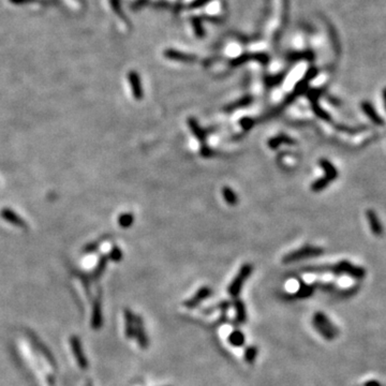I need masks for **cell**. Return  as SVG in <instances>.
<instances>
[{
  "mask_svg": "<svg viewBox=\"0 0 386 386\" xmlns=\"http://www.w3.org/2000/svg\"><path fill=\"white\" fill-rule=\"evenodd\" d=\"M315 330L326 340H334L339 335V329L323 312H315L312 319Z\"/></svg>",
  "mask_w": 386,
  "mask_h": 386,
  "instance_id": "obj_1",
  "label": "cell"
},
{
  "mask_svg": "<svg viewBox=\"0 0 386 386\" xmlns=\"http://www.w3.org/2000/svg\"><path fill=\"white\" fill-rule=\"evenodd\" d=\"M329 271L337 276L340 275H347L354 279H362L366 276V270L360 266L352 264L351 262L343 260L335 265H329Z\"/></svg>",
  "mask_w": 386,
  "mask_h": 386,
  "instance_id": "obj_2",
  "label": "cell"
},
{
  "mask_svg": "<svg viewBox=\"0 0 386 386\" xmlns=\"http://www.w3.org/2000/svg\"><path fill=\"white\" fill-rule=\"evenodd\" d=\"M252 271H253L252 264L247 263V264H244L243 266L240 267V269L237 272V275L235 276V278L232 280L231 284L228 287V292H229V295L231 297H233V298L238 297V295L240 294L241 289H243V286L246 282V280L251 276Z\"/></svg>",
  "mask_w": 386,
  "mask_h": 386,
  "instance_id": "obj_3",
  "label": "cell"
},
{
  "mask_svg": "<svg viewBox=\"0 0 386 386\" xmlns=\"http://www.w3.org/2000/svg\"><path fill=\"white\" fill-rule=\"evenodd\" d=\"M323 253H324V250L320 247L306 246L298 249L296 251H293V252H290L289 254H286L282 259V262L285 264H289L293 262H298L301 260L312 259V257L320 256Z\"/></svg>",
  "mask_w": 386,
  "mask_h": 386,
  "instance_id": "obj_4",
  "label": "cell"
},
{
  "mask_svg": "<svg viewBox=\"0 0 386 386\" xmlns=\"http://www.w3.org/2000/svg\"><path fill=\"white\" fill-rule=\"evenodd\" d=\"M323 90L322 89H311L308 92V99L311 102V109L314 114L319 117L320 119L324 120V122H331V117L328 113L322 109L319 104V98L322 96Z\"/></svg>",
  "mask_w": 386,
  "mask_h": 386,
  "instance_id": "obj_5",
  "label": "cell"
},
{
  "mask_svg": "<svg viewBox=\"0 0 386 386\" xmlns=\"http://www.w3.org/2000/svg\"><path fill=\"white\" fill-rule=\"evenodd\" d=\"M248 62H257L262 65H267L269 63V56L264 53H252V54H243L231 60L230 65L232 67H238Z\"/></svg>",
  "mask_w": 386,
  "mask_h": 386,
  "instance_id": "obj_6",
  "label": "cell"
},
{
  "mask_svg": "<svg viewBox=\"0 0 386 386\" xmlns=\"http://www.w3.org/2000/svg\"><path fill=\"white\" fill-rule=\"evenodd\" d=\"M211 294H213V290H211L209 286H202L194 293L191 298L184 301V306L188 309H194L200 306L204 300L210 297Z\"/></svg>",
  "mask_w": 386,
  "mask_h": 386,
  "instance_id": "obj_7",
  "label": "cell"
},
{
  "mask_svg": "<svg viewBox=\"0 0 386 386\" xmlns=\"http://www.w3.org/2000/svg\"><path fill=\"white\" fill-rule=\"evenodd\" d=\"M134 337H136L139 345L142 349H147L149 345V339L147 336V332L144 327V323L142 317L140 315H135V330H134Z\"/></svg>",
  "mask_w": 386,
  "mask_h": 386,
  "instance_id": "obj_8",
  "label": "cell"
},
{
  "mask_svg": "<svg viewBox=\"0 0 386 386\" xmlns=\"http://www.w3.org/2000/svg\"><path fill=\"white\" fill-rule=\"evenodd\" d=\"M366 218H367L369 226H370V229H371V232H372L373 235L381 236L384 232V229H383V225L381 223L380 218H379V216H377L375 211L373 209H368L366 211Z\"/></svg>",
  "mask_w": 386,
  "mask_h": 386,
  "instance_id": "obj_9",
  "label": "cell"
},
{
  "mask_svg": "<svg viewBox=\"0 0 386 386\" xmlns=\"http://www.w3.org/2000/svg\"><path fill=\"white\" fill-rule=\"evenodd\" d=\"M164 56L171 60H175V62H180L185 64H193L195 63L198 58L191 54H186L183 52H178L175 50H166L164 52Z\"/></svg>",
  "mask_w": 386,
  "mask_h": 386,
  "instance_id": "obj_10",
  "label": "cell"
},
{
  "mask_svg": "<svg viewBox=\"0 0 386 386\" xmlns=\"http://www.w3.org/2000/svg\"><path fill=\"white\" fill-rule=\"evenodd\" d=\"M360 108L362 112H364V114L371 120L374 125H377V126L384 125V119L377 114V112L375 111V109L373 108V105L371 103L368 101H362L360 104Z\"/></svg>",
  "mask_w": 386,
  "mask_h": 386,
  "instance_id": "obj_11",
  "label": "cell"
},
{
  "mask_svg": "<svg viewBox=\"0 0 386 386\" xmlns=\"http://www.w3.org/2000/svg\"><path fill=\"white\" fill-rule=\"evenodd\" d=\"M233 306L234 309H235V321H234V323H235L236 326L245 324L247 322V310L245 302L238 297L234 298Z\"/></svg>",
  "mask_w": 386,
  "mask_h": 386,
  "instance_id": "obj_12",
  "label": "cell"
},
{
  "mask_svg": "<svg viewBox=\"0 0 386 386\" xmlns=\"http://www.w3.org/2000/svg\"><path fill=\"white\" fill-rule=\"evenodd\" d=\"M188 126H189V128H190L192 134L195 136V139L198 140L202 144V145L206 144V139H207L206 131L204 130V129L199 125L198 120L193 117L188 118Z\"/></svg>",
  "mask_w": 386,
  "mask_h": 386,
  "instance_id": "obj_13",
  "label": "cell"
},
{
  "mask_svg": "<svg viewBox=\"0 0 386 386\" xmlns=\"http://www.w3.org/2000/svg\"><path fill=\"white\" fill-rule=\"evenodd\" d=\"M315 291V286L313 284H309V283H306L304 280L299 279V287L298 290L296 291V293H295L293 296L291 295L292 298H297V299H306V298H309L311 297L313 293Z\"/></svg>",
  "mask_w": 386,
  "mask_h": 386,
  "instance_id": "obj_14",
  "label": "cell"
},
{
  "mask_svg": "<svg viewBox=\"0 0 386 386\" xmlns=\"http://www.w3.org/2000/svg\"><path fill=\"white\" fill-rule=\"evenodd\" d=\"M319 164L325 172L324 176H326L331 181H334L338 177V170L336 169V166L334 164H332L329 160H327V159H321L319 161Z\"/></svg>",
  "mask_w": 386,
  "mask_h": 386,
  "instance_id": "obj_15",
  "label": "cell"
},
{
  "mask_svg": "<svg viewBox=\"0 0 386 386\" xmlns=\"http://www.w3.org/2000/svg\"><path fill=\"white\" fill-rule=\"evenodd\" d=\"M125 324H126V335L128 338L134 337L135 330V315L131 312V310H125Z\"/></svg>",
  "mask_w": 386,
  "mask_h": 386,
  "instance_id": "obj_16",
  "label": "cell"
},
{
  "mask_svg": "<svg viewBox=\"0 0 386 386\" xmlns=\"http://www.w3.org/2000/svg\"><path fill=\"white\" fill-rule=\"evenodd\" d=\"M229 342L231 345L235 346V347H241L244 346L246 343V337L244 335V332L240 329H234L230 332L229 335Z\"/></svg>",
  "mask_w": 386,
  "mask_h": 386,
  "instance_id": "obj_17",
  "label": "cell"
},
{
  "mask_svg": "<svg viewBox=\"0 0 386 386\" xmlns=\"http://www.w3.org/2000/svg\"><path fill=\"white\" fill-rule=\"evenodd\" d=\"M252 101H253V98L251 96H249V95L245 96V97L241 98V99H239V100H237L235 102H233V103H231L229 105H226V107L224 108V111L226 113H231V112L235 111L237 109L248 107V105H250L252 103Z\"/></svg>",
  "mask_w": 386,
  "mask_h": 386,
  "instance_id": "obj_18",
  "label": "cell"
},
{
  "mask_svg": "<svg viewBox=\"0 0 386 386\" xmlns=\"http://www.w3.org/2000/svg\"><path fill=\"white\" fill-rule=\"evenodd\" d=\"M129 80H130V83L132 85V92H133L134 98L138 100H141L143 98V89H142L139 75L132 72V73H130V75H129Z\"/></svg>",
  "mask_w": 386,
  "mask_h": 386,
  "instance_id": "obj_19",
  "label": "cell"
},
{
  "mask_svg": "<svg viewBox=\"0 0 386 386\" xmlns=\"http://www.w3.org/2000/svg\"><path fill=\"white\" fill-rule=\"evenodd\" d=\"M296 142H295L292 138H290V136H287L285 134H281V135H278V136H275V138H272L268 141V146L269 148L271 149H277L281 144H287V145H293V144H295Z\"/></svg>",
  "mask_w": 386,
  "mask_h": 386,
  "instance_id": "obj_20",
  "label": "cell"
},
{
  "mask_svg": "<svg viewBox=\"0 0 386 386\" xmlns=\"http://www.w3.org/2000/svg\"><path fill=\"white\" fill-rule=\"evenodd\" d=\"M287 59H289L290 62H299V60H308V62H312L314 59V54L310 51L291 53V54L287 55Z\"/></svg>",
  "mask_w": 386,
  "mask_h": 386,
  "instance_id": "obj_21",
  "label": "cell"
},
{
  "mask_svg": "<svg viewBox=\"0 0 386 386\" xmlns=\"http://www.w3.org/2000/svg\"><path fill=\"white\" fill-rule=\"evenodd\" d=\"M232 304L229 301V300H221L220 302H218L217 305L215 306H211V307H208V308H205L203 310L204 313H211L213 311H215V310H220V311L222 312V314H226V312H228V310L231 308Z\"/></svg>",
  "mask_w": 386,
  "mask_h": 386,
  "instance_id": "obj_22",
  "label": "cell"
},
{
  "mask_svg": "<svg viewBox=\"0 0 386 386\" xmlns=\"http://www.w3.org/2000/svg\"><path fill=\"white\" fill-rule=\"evenodd\" d=\"M285 75H286V71L282 72V73H279L277 75H270V77L265 78V80H264L265 85H266L268 88L276 87V86L281 84V83L284 81Z\"/></svg>",
  "mask_w": 386,
  "mask_h": 386,
  "instance_id": "obj_23",
  "label": "cell"
},
{
  "mask_svg": "<svg viewBox=\"0 0 386 386\" xmlns=\"http://www.w3.org/2000/svg\"><path fill=\"white\" fill-rule=\"evenodd\" d=\"M222 195H223L225 202L231 206H235L236 204L238 203L237 194L234 192L233 189H231L230 187H223L222 188Z\"/></svg>",
  "mask_w": 386,
  "mask_h": 386,
  "instance_id": "obj_24",
  "label": "cell"
},
{
  "mask_svg": "<svg viewBox=\"0 0 386 386\" xmlns=\"http://www.w3.org/2000/svg\"><path fill=\"white\" fill-rule=\"evenodd\" d=\"M257 355H259V349L255 345H249L245 349L244 357L247 364H253L255 361Z\"/></svg>",
  "mask_w": 386,
  "mask_h": 386,
  "instance_id": "obj_25",
  "label": "cell"
},
{
  "mask_svg": "<svg viewBox=\"0 0 386 386\" xmlns=\"http://www.w3.org/2000/svg\"><path fill=\"white\" fill-rule=\"evenodd\" d=\"M331 183V180L327 178L326 176H323L319 179H316L314 183L311 185V190L313 192H321L324 189H326Z\"/></svg>",
  "mask_w": 386,
  "mask_h": 386,
  "instance_id": "obj_26",
  "label": "cell"
},
{
  "mask_svg": "<svg viewBox=\"0 0 386 386\" xmlns=\"http://www.w3.org/2000/svg\"><path fill=\"white\" fill-rule=\"evenodd\" d=\"M3 217L6 219V220L11 221L13 224H18L20 226H24V222H23L21 219L11 210H8V209L4 210L3 211Z\"/></svg>",
  "mask_w": 386,
  "mask_h": 386,
  "instance_id": "obj_27",
  "label": "cell"
},
{
  "mask_svg": "<svg viewBox=\"0 0 386 386\" xmlns=\"http://www.w3.org/2000/svg\"><path fill=\"white\" fill-rule=\"evenodd\" d=\"M134 221V218L132 216V214H123L120 215L119 218H118V223L120 226H123V228H129V226H131L132 223Z\"/></svg>",
  "mask_w": 386,
  "mask_h": 386,
  "instance_id": "obj_28",
  "label": "cell"
},
{
  "mask_svg": "<svg viewBox=\"0 0 386 386\" xmlns=\"http://www.w3.org/2000/svg\"><path fill=\"white\" fill-rule=\"evenodd\" d=\"M191 23H192V25H193V29H194V33H195L196 37L203 38L204 36H205V30H204V28L202 26L201 20L199 18H193L191 20Z\"/></svg>",
  "mask_w": 386,
  "mask_h": 386,
  "instance_id": "obj_29",
  "label": "cell"
},
{
  "mask_svg": "<svg viewBox=\"0 0 386 386\" xmlns=\"http://www.w3.org/2000/svg\"><path fill=\"white\" fill-rule=\"evenodd\" d=\"M72 345H73L74 353H75V355H77L78 359L80 360L81 366H82V367H85L86 361L84 360V358H83V355H82V353H81V346H80V343H79V340L77 341V340L73 339V343H72Z\"/></svg>",
  "mask_w": 386,
  "mask_h": 386,
  "instance_id": "obj_30",
  "label": "cell"
},
{
  "mask_svg": "<svg viewBox=\"0 0 386 386\" xmlns=\"http://www.w3.org/2000/svg\"><path fill=\"white\" fill-rule=\"evenodd\" d=\"M239 125L244 130H250L254 126V120L251 117H243L239 119Z\"/></svg>",
  "mask_w": 386,
  "mask_h": 386,
  "instance_id": "obj_31",
  "label": "cell"
},
{
  "mask_svg": "<svg viewBox=\"0 0 386 386\" xmlns=\"http://www.w3.org/2000/svg\"><path fill=\"white\" fill-rule=\"evenodd\" d=\"M200 151H201V155H202L203 158H210V157H213V156H214V151H213V149H211V148L207 145V144H204V145H202Z\"/></svg>",
  "mask_w": 386,
  "mask_h": 386,
  "instance_id": "obj_32",
  "label": "cell"
},
{
  "mask_svg": "<svg viewBox=\"0 0 386 386\" xmlns=\"http://www.w3.org/2000/svg\"><path fill=\"white\" fill-rule=\"evenodd\" d=\"M122 256H123V253H122V250H120L119 248H117V247L113 248V250L111 252V259L113 261L118 262V261L122 260Z\"/></svg>",
  "mask_w": 386,
  "mask_h": 386,
  "instance_id": "obj_33",
  "label": "cell"
},
{
  "mask_svg": "<svg viewBox=\"0 0 386 386\" xmlns=\"http://www.w3.org/2000/svg\"><path fill=\"white\" fill-rule=\"evenodd\" d=\"M337 129L340 131H343V132H346V133H356L359 131V129H356V128H350V127H346V126H337Z\"/></svg>",
  "mask_w": 386,
  "mask_h": 386,
  "instance_id": "obj_34",
  "label": "cell"
},
{
  "mask_svg": "<svg viewBox=\"0 0 386 386\" xmlns=\"http://www.w3.org/2000/svg\"><path fill=\"white\" fill-rule=\"evenodd\" d=\"M209 2L210 0H194V2L190 5V8L191 9H198V8L203 7L204 5H206Z\"/></svg>",
  "mask_w": 386,
  "mask_h": 386,
  "instance_id": "obj_35",
  "label": "cell"
},
{
  "mask_svg": "<svg viewBox=\"0 0 386 386\" xmlns=\"http://www.w3.org/2000/svg\"><path fill=\"white\" fill-rule=\"evenodd\" d=\"M365 386H381V384H380V382H377L375 380H371V381L366 382Z\"/></svg>",
  "mask_w": 386,
  "mask_h": 386,
  "instance_id": "obj_36",
  "label": "cell"
},
{
  "mask_svg": "<svg viewBox=\"0 0 386 386\" xmlns=\"http://www.w3.org/2000/svg\"><path fill=\"white\" fill-rule=\"evenodd\" d=\"M383 101H384V105H385V109H386V88H384V90H383Z\"/></svg>",
  "mask_w": 386,
  "mask_h": 386,
  "instance_id": "obj_37",
  "label": "cell"
}]
</instances>
